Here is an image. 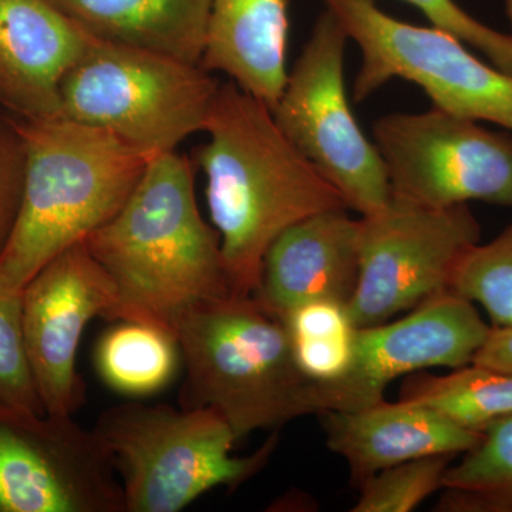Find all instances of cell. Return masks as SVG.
I'll return each mask as SVG.
<instances>
[{"mask_svg":"<svg viewBox=\"0 0 512 512\" xmlns=\"http://www.w3.org/2000/svg\"><path fill=\"white\" fill-rule=\"evenodd\" d=\"M197 160L221 238L231 295L251 296L268 248L296 222L346 208L339 191L296 150L271 107L232 80L221 84Z\"/></svg>","mask_w":512,"mask_h":512,"instance_id":"6da1fadb","label":"cell"},{"mask_svg":"<svg viewBox=\"0 0 512 512\" xmlns=\"http://www.w3.org/2000/svg\"><path fill=\"white\" fill-rule=\"evenodd\" d=\"M84 242L119 293L111 320L173 330L185 309L231 295L220 234L201 217L191 161L177 151L150 158L123 207Z\"/></svg>","mask_w":512,"mask_h":512,"instance_id":"7a4b0ae2","label":"cell"},{"mask_svg":"<svg viewBox=\"0 0 512 512\" xmlns=\"http://www.w3.org/2000/svg\"><path fill=\"white\" fill-rule=\"evenodd\" d=\"M26 173L15 225L0 254V291L23 292L53 259L86 241L123 207L144 154L66 117L22 119Z\"/></svg>","mask_w":512,"mask_h":512,"instance_id":"3957f363","label":"cell"},{"mask_svg":"<svg viewBox=\"0 0 512 512\" xmlns=\"http://www.w3.org/2000/svg\"><path fill=\"white\" fill-rule=\"evenodd\" d=\"M171 328L185 366L183 409L215 410L237 440L318 416L316 383L296 363L285 320L254 296L195 303Z\"/></svg>","mask_w":512,"mask_h":512,"instance_id":"277c9868","label":"cell"},{"mask_svg":"<svg viewBox=\"0 0 512 512\" xmlns=\"http://www.w3.org/2000/svg\"><path fill=\"white\" fill-rule=\"evenodd\" d=\"M94 433L109 451L126 512H178L217 487H238L264 468L276 434L251 456H232L234 431L208 407L123 403L104 410Z\"/></svg>","mask_w":512,"mask_h":512,"instance_id":"5b68a950","label":"cell"},{"mask_svg":"<svg viewBox=\"0 0 512 512\" xmlns=\"http://www.w3.org/2000/svg\"><path fill=\"white\" fill-rule=\"evenodd\" d=\"M220 86L201 64L94 40L64 77L60 116L153 158L204 131Z\"/></svg>","mask_w":512,"mask_h":512,"instance_id":"8992f818","label":"cell"},{"mask_svg":"<svg viewBox=\"0 0 512 512\" xmlns=\"http://www.w3.org/2000/svg\"><path fill=\"white\" fill-rule=\"evenodd\" d=\"M322 2L362 55L353 86L356 101L402 79L419 86L436 109L512 133L511 73L480 59L444 30L387 15L375 0Z\"/></svg>","mask_w":512,"mask_h":512,"instance_id":"52a82bcc","label":"cell"},{"mask_svg":"<svg viewBox=\"0 0 512 512\" xmlns=\"http://www.w3.org/2000/svg\"><path fill=\"white\" fill-rule=\"evenodd\" d=\"M349 37L325 10L271 107L282 133L332 184L349 210L375 214L392 200L386 165L350 107L345 82Z\"/></svg>","mask_w":512,"mask_h":512,"instance_id":"ba28073f","label":"cell"},{"mask_svg":"<svg viewBox=\"0 0 512 512\" xmlns=\"http://www.w3.org/2000/svg\"><path fill=\"white\" fill-rule=\"evenodd\" d=\"M480 239L467 204L427 208L392 197L360 218L359 278L348 303L353 325L389 322L450 291L458 264Z\"/></svg>","mask_w":512,"mask_h":512,"instance_id":"9c48e42d","label":"cell"},{"mask_svg":"<svg viewBox=\"0 0 512 512\" xmlns=\"http://www.w3.org/2000/svg\"><path fill=\"white\" fill-rule=\"evenodd\" d=\"M392 197L427 208L471 201L512 210V134L436 107L393 113L373 126Z\"/></svg>","mask_w":512,"mask_h":512,"instance_id":"30bf717a","label":"cell"},{"mask_svg":"<svg viewBox=\"0 0 512 512\" xmlns=\"http://www.w3.org/2000/svg\"><path fill=\"white\" fill-rule=\"evenodd\" d=\"M0 512H126L119 474L72 416L0 407Z\"/></svg>","mask_w":512,"mask_h":512,"instance_id":"8fae6325","label":"cell"},{"mask_svg":"<svg viewBox=\"0 0 512 512\" xmlns=\"http://www.w3.org/2000/svg\"><path fill=\"white\" fill-rule=\"evenodd\" d=\"M490 329L473 302L451 291L431 296L394 322L357 328L348 372L335 382L316 383L319 413L366 409L382 403L399 377L470 365Z\"/></svg>","mask_w":512,"mask_h":512,"instance_id":"7c38bea8","label":"cell"},{"mask_svg":"<svg viewBox=\"0 0 512 512\" xmlns=\"http://www.w3.org/2000/svg\"><path fill=\"white\" fill-rule=\"evenodd\" d=\"M22 296L23 333L40 402L49 416H73L84 400L76 369L80 340L90 320L113 318L116 285L83 241L33 276Z\"/></svg>","mask_w":512,"mask_h":512,"instance_id":"4fadbf2b","label":"cell"},{"mask_svg":"<svg viewBox=\"0 0 512 512\" xmlns=\"http://www.w3.org/2000/svg\"><path fill=\"white\" fill-rule=\"evenodd\" d=\"M94 40L55 0H0V94L22 119L60 116V87Z\"/></svg>","mask_w":512,"mask_h":512,"instance_id":"5bb4252c","label":"cell"},{"mask_svg":"<svg viewBox=\"0 0 512 512\" xmlns=\"http://www.w3.org/2000/svg\"><path fill=\"white\" fill-rule=\"evenodd\" d=\"M329 210L296 222L268 248L252 296L285 319L306 303L348 306L359 278L360 220Z\"/></svg>","mask_w":512,"mask_h":512,"instance_id":"9a60e30c","label":"cell"},{"mask_svg":"<svg viewBox=\"0 0 512 512\" xmlns=\"http://www.w3.org/2000/svg\"><path fill=\"white\" fill-rule=\"evenodd\" d=\"M326 446L349 467L350 483L359 488L384 468L416 458L467 453L483 434L463 429L424 404L383 400L355 412L319 413Z\"/></svg>","mask_w":512,"mask_h":512,"instance_id":"2e32d148","label":"cell"},{"mask_svg":"<svg viewBox=\"0 0 512 512\" xmlns=\"http://www.w3.org/2000/svg\"><path fill=\"white\" fill-rule=\"evenodd\" d=\"M210 5L201 66L227 74L242 90L274 106L288 77V2L210 0Z\"/></svg>","mask_w":512,"mask_h":512,"instance_id":"e0dca14e","label":"cell"},{"mask_svg":"<svg viewBox=\"0 0 512 512\" xmlns=\"http://www.w3.org/2000/svg\"><path fill=\"white\" fill-rule=\"evenodd\" d=\"M93 39L201 64L210 0H55Z\"/></svg>","mask_w":512,"mask_h":512,"instance_id":"ac0fdd59","label":"cell"},{"mask_svg":"<svg viewBox=\"0 0 512 512\" xmlns=\"http://www.w3.org/2000/svg\"><path fill=\"white\" fill-rule=\"evenodd\" d=\"M119 322L97 345L94 360L100 379L124 396L160 392L173 382L181 359L173 330L137 320Z\"/></svg>","mask_w":512,"mask_h":512,"instance_id":"d6986e66","label":"cell"},{"mask_svg":"<svg viewBox=\"0 0 512 512\" xmlns=\"http://www.w3.org/2000/svg\"><path fill=\"white\" fill-rule=\"evenodd\" d=\"M400 400L424 404L457 426L483 434L494 421L512 416V373L474 363L444 376L423 370L406 376Z\"/></svg>","mask_w":512,"mask_h":512,"instance_id":"ffe728a7","label":"cell"},{"mask_svg":"<svg viewBox=\"0 0 512 512\" xmlns=\"http://www.w3.org/2000/svg\"><path fill=\"white\" fill-rule=\"evenodd\" d=\"M437 512H512V416L491 423L447 468Z\"/></svg>","mask_w":512,"mask_h":512,"instance_id":"44dd1931","label":"cell"},{"mask_svg":"<svg viewBox=\"0 0 512 512\" xmlns=\"http://www.w3.org/2000/svg\"><path fill=\"white\" fill-rule=\"evenodd\" d=\"M450 291L483 306L491 326H512V224L463 256Z\"/></svg>","mask_w":512,"mask_h":512,"instance_id":"7402d4cb","label":"cell"},{"mask_svg":"<svg viewBox=\"0 0 512 512\" xmlns=\"http://www.w3.org/2000/svg\"><path fill=\"white\" fill-rule=\"evenodd\" d=\"M453 454L416 458L384 468L360 485L353 512H409L441 490Z\"/></svg>","mask_w":512,"mask_h":512,"instance_id":"603a6c76","label":"cell"},{"mask_svg":"<svg viewBox=\"0 0 512 512\" xmlns=\"http://www.w3.org/2000/svg\"><path fill=\"white\" fill-rule=\"evenodd\" d=\"M0 407L46 414L26 350L22 292L0 291Z\"/></svg>","mask_w":512,"mask_h":512,"instance_id":"cb8c5ba5","label":"cell"},{"mask_svg":"<svg viewBox=\"0 0 512 512\" xmlns=\"http://www.w3.org/2000/svg\"><path fill=\"white\" fill-rule=\"evenodd\" d=\"M355 326H309L289 332L293 355L303 375L315 383H330L348 372L355 348Z\"/></svg>","mask_w":512,"mask_h":512,"instance_id":"d4e9b609","label":"cell"},{"mask_svg":"<svg viewBox=\"0 0 512 512\" xmlns=\"http://www.w3.org/2000/svg\"><path fill=\"white\" fill-rule=\"evenodd\" d=\"M420 10L431 26L477 50L498 69L512 74V33L490 28L473 18L456 0H404Z\"/></svg>","mask_w":512,"mask_h":512,"instance_id":"484cf974","label":"cell"},{"mask_svg":"<svg viewBox=\"0 0 512 512\" xmlns=\"http://www.w3.org/2000/svg\"><path fill=\"white\" fill-rule=\"evenodd\" d=\"M25 173L26 147L18 117L0 114V254L18 217Z\"/></svg>","mask_w":512,"mask_h":512,"instance_id":"4316f807","label":"cell"},{"mask_svg":"<svg viewBox=\"0 0 512 512\" xmlns=\"http://www.w3.org/2000/svg\"><path fill=\"white\" fill-rule=\"evenodd\" d=\"M471 363L512 373V326H491Z\"/></svg>","mask_w":512,"mask_h":512,"instance_id":"83f0119b","label":"cell"},{"mask_svg":"<svg viewBox=\"0 0 512 512\" xmlns=\"http://www.w3.org/2000/svg\"><path fill=\"white\" fill-rule=\"evenodd\" d=\"M504 8L505 13H507L508 20H510L512 29V0H504Z\"/></svg>","mask_w":512,"mask_h":512,"instance_id":"f1b7e54d","label":"cell"},{"mask_svg":"<svg viewBox=\"0 0 512 512\" xmlns=\"http://www.w3.org/2000/svg\"><path fill=\"white\" fill-rule=\"evenodd\" d=\"M0 107H3V99H2V94H0Z\"/></svg>","mask_w":512,"mask_h":512,"instance_id":"f546056e","label":"cell"}]
</instances>
